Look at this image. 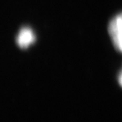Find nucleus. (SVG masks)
<instances>
[{
    "label": "nucleus",
    "instance_id": "1",
    "mask_svg": "<svg viewBox=\"0 0 122 122\" xmlns=\"http://www.w3.org/2000/svg\"><path fill=\"white\" fill-rule=\"evenodd\" d=\"M35 39L33 30L29 27H22L16 36V44L20 48H28Z\"/></svg>",
    "mask_w": 122,
    "mask_h": 122
},
{
    "label": "nucleus",
    "instance_id": "2",
    "mask_svg": "<svg viewBox=\"0 0 122 122\" xmlns=\"http://www.w3.org/2000/svg\"><path fill=\"white\" fill-rule=\"evenodd\" d=\"M108 31L110 35L122 32V13L119 14L110 21L108 26Z\"/></svg>",
    "mask_w": 122,
    "mask_h": 122
},
{
    "label": "nucleus",
    "instance_id": "4",
    "mask_svg": "<svg viewBox=\"0 0 122 122\" xmlns=\"http://www.w3.org/2000/svg\"><path fill=\"white\" fill-rule=\"evenodd\" d=\"M118 81H119V85L122 87V71L119 73V77H118Z\"/></svg>",
    "mask_w": 122,
    "mask_h": 122
},
{
    "label": "nucleus",
    "instance_id": "3",
    "mask_svg": "<svg viewBox=\"0 0 122 122\" xmlns=\"http://www.w3.org/2000/svg\"><path fill=\"white\" fill-rule=\"evenodd\" d=\"M115 48L119 52H122V32L116 33L113 35H110Z\"/></svg>",
    "mask_w": 122,
    "mask_h": 122
}]
</instances>
